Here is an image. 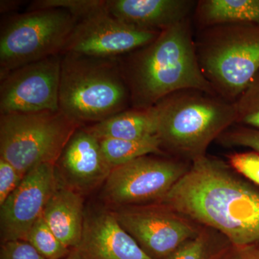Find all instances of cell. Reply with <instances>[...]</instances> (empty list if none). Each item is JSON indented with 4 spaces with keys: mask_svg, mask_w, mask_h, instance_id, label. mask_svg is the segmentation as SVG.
<instances>
[{
    "mask_svg": "<svg viewBox=\"0 0 259 259\" xmlns=\"http://www.w3.org/2000/svg\"><path fill=\"white\" fill-rule=\"evenodd\" d=\"M240 176L228 162L206 154L159 203L231 244L259 247V190Z\"/></svg>",
    "mask_w": 259,
    "mask_h": 259,
    "instance_id": "obj_1",
    "label": "cell"
},
{
    "mask_svg": "<svg viewBox=\"0 0 259 259\" xmlns=\"http://www.w3.org/2000/svg\"><path fill=\"white\" fill-rule=\"evenodd\" d=\"M118 61L131 95V108H150L185 89L216 94L199 67L192 18L163 30L147 45Z\"/></svg>",
    "mask_w": 259,
    "mask_h": 259,
    "instance_id": "obj_2",
    "label": "cell"
},
{
    "mask_svg": "<svg viewBox=\"0 0 259 259\" xmlns=\"http://www.w3.org/2000/svg\"><path fill=\"white\" fill-rule=\"evenodd\" d=\"M153 107L162 151L190 163L205 156L211 143L236 125L234 103L197 89L170 94Z\"/></svg>",
    "mask_w": 259,
    "mask_h": 259,
    "instance_id": "obj_3",
    "label": "cell"
},
{
    "mask_svg": "<svg viewBox=\"0 0 259 259\" xmlns=\"http://www.w3.org/2000/svg\"><path fill=\"white\" fill-rule=\"evenodd\" d=\"M61 55L59 110L69 120L84 127L131 108L118 58Z\"/></svg>",
    "mask_w": 259,
    "mask_h": 259,
    "instance_id": "obj_4",
    "label": "cell"
},
{
    "mask_svg": "<svg viewBox=\"0 0 259 259\" xmlns=\"http://www.w3.org/2000/svg\"><path fill=\"white\" fill-rule=\"evenodd\" d=\"M194 44L199 67L214 93L234 103L259 71V24L201 29Z\"/></svg>",
    "mask_w": 259,
    "mask_h": 259,
    "instance_id": "obj_5",
    "label": "cell"
},
{
    "mask_svg": "<svg viewBox=\"0 0 259 259\" xmlns=\"http://www.w3.org/2000/svg\"><path fill=\"white\" fill-rule=\"evenodd\" d=\"M79 127L60 110L0 115V158L24 177L40 163L56 164Z\"/></svg>",
    "mask_w": 259,
    "mask_h": 259,
    "instance_id": "obj_6",
    "label": "cell"
},
{
    "mask_svg": "<svg viewBox=\"0 0 259 259\" xmlns=\"http://www.w3.org/2000/svg\"><path fill=\"white\" fill-rule=\"evenodd\" d=\"M79 19L58 8L8 18L0 33V79L30 63L63 54Z\"/></svg>",
    "mask_w": 259,
    "mask_h": 259,
    "instance_id": "obj_7",
    "label": "cell"
},
{
    "mask_svg": "<svg viewBox=\"0 0 259 259\" xmlns=\"http://www.w3.org/2000/svg\"><path fill=\"white\" fill-rule=\"evenodd\" d=\"M190 162L168 156H141L112 168L102 197L117 208L157 203L190 168Z\"/></svg>",
    "mask_w": 259,
    "mask_h": 259,
    "instance_id": "obj_8",
    "label": "cell"
},
{
    "mask_svg": "<svg viewBox=\"0 0 259 259\" xmlns=\"http://www.w3.org/2000/svg\"><path fill=\"white\" fill-rule=\"evenodd\" d=\"M113 212L124 230L153 259H167L202 228L159 202L119 207Z\"/></svg>",
    "mask_w": 259,
    "mask_h": 259,
    "instance_id": "obj_9",
    "label": "cell"
},
{
    "mask_svg": "<svg viewBox=\"0 0 259 259\" xmlns=\"http://www.w3.org/2000/svg\"><path fill=\"white\" fill-rule=\"evenodd\" d=\"M61 58L30 63L0 79V115L59 111Z\"/></svg>",
    "mask_w": 259,
    "mask_h": 259,
    "instance_id": "obj_10",
    "label": "cell"
},
{
    "mask_svg": "<svg viewBox=\"0 0 259 259\" xmlns=\"http://www.w3.org/2000/svg\"><path fill=\"white\" fill-rule=\"evenodd\" d=\"M105 6L78 21L63 54L119 58L147 45L161 32L129 26L109 14Z\"/></svg>",
    "mask_w": 259,
    "mask_h": 259,
    "instance_id": "obj_11",
    "label": "cell"
},
{
    "mask_svg": "<svg viewBox=\"0 0 259 259\" xmlns=\"http://www.w3.org/2000/svg\"><path fill=\"white\" fill-rule=\"evenodd\" d=\"M60 184L56 164L44 163L32 168L0 206L3 243L25 241L40 217L48 201Z\"/></svg>",
    "mask_w": 259,
    "mask_h": 259,
    "instance_id": "obj_12",
    "label": "cell"
},
{
    "mask_svg": "<svg viewBox=\"0 0 259 259\" xmlns=\"http://www.w3.org/2000/svg\"><path fill=\"white\" fill-rule=\"evenodd\" d=\"M66 259H153L119 223L113 210L85 211L79 243Z\"/></svg>",
    "mask_w": 259,
    "mask_h": 259,
    "instance_id": "obj_13",
    "label": "cell"
},
{
    "mask_svg": "<svg viewBox=\"0 0 259 259\" xmlns=\"http://www.w3.org/2000/svg\"><path fill=\"white\" fill-rule=\"evenodd\" d=\"M56 168L61 183L80 194L105 183L112 169L102 152L100 140L84 127L76 130Z\"/></svg>",
    "mask_w": 259,
    "mask_h": 259,
    "instance_id": "obj_14",
    "label": "cell"
},
{
    "mask_svg": "<svg viewBox=\"0 0 259 259\" xmlns=\"http://www.w3.org/2000/svg\"><path fill=\"white\" fill-rule=\"evenodd\" d=\"M192 0H107L105 9L122 23L146 31L161 32L192 18Z\"/></svg>",
    "mask_w": 259,
    "mask_h": 259,
    "instance_id": "obj_15",
    "label": "cell"
},
{
    "mask_svg": "<svg viewBox=\"0 0 259 259\" xmlns=\"http://www.w3.org/2000/svg\"><path fill=\"white\" fill-rule=\"evenodd\" d=\"M84 216L81 194L60 182L48 201L42 217L58 239L70 250L81 240Z\"/></svg>",
    "mask_w": 259,
    "mask_h": 259,
    "instance_id": "obj_16",
    "label": "cell"
},
{
    "mask_svg": "<svg viewBox=\"0 0 259 259\" xmlns=\"http://www.w3.org/2000/svg\"><path fill=\"white\" fill-rule=\"evenodd\" d=\"M84 127L99 140L138 141L156 136L157 115L154 107L130 108L107 120Z\"/></svg>",
    "mask_w": 259,
    "mask_h": 259,
    "instance_id": "obj_17",
    "label": "cell"
},
{
    "mask_svg": "<svg viewBox=\"0 0 259 259\" xmlns=\"http://www.w3.org/2000/svg\"><path fill=\"white\" fill-rule=\"evenodd\" d=\"M192 22L198 30L230 24H259V0H199Z\"/></svg>",
    "mask_w": 259,
    "mask_h": 259,
    "instance_id": "obj_18",
    "label": "cell"
},
{
    "mask_svg": "<svg viewBox=\"0 0 259 259\" xmlns=\"http://www.w3.org/2000/svg\"><path fill=\"white\" fill-rule=\"evenodd\" d=\"M100 141L104 156L112 168L147 155L166 156L157 136L138 141L108 139Z\"/></svg>",
    "mask_w": 259,
    "mask_h": 259,
    "instance_id": "obj_19",
    "label": "cell"
},
{
    "mask_svg": "<svg viewBox=\"0 0 259 259\" xmlns=\"http://www.w3.org/2000/svg\"><path fill=\"white\" fill-rule=\"evenodd\" d=\"M25 241L46 259H61L69 253V248L58 239L42 217L32 227Z\"/></svg>",
    "mask_w": 259,
    "mask_h": 259,
    "instance_id": "obj_20",
    "label": "cell"
},
{
    "mask_svg": "<svg viewBox=\"0 0 259 259\" xmlns=\"http://www.w3.org/2000/svg\"><path fill=\"white\" fill-rule=\"evenodd\" d=\"M221 235L214 230L202 227L197 236L180 245L167 259H209L224 245L218 248L214 246Z\"/></svg>",
    "mask_w": 259,
    "mask_h": 259,
    "instance_id": "obj_21",
    "label": "cell"
},
{
    "mask_svg": "<svg viewBox=\"0 0 259 259\" xmlns=\"http://www.w3.org/2000/svg\"><path fill=\"white\" fill-rule=\"evenodd\" d=\"M236 125L259 129V71L234 102Z\"/></svg>",
    "mask_w": 259,
    "mask_h": 259,
    "instance_id": "obj_22",
    "label": "cell"
},
{
    "mask_svg": "<svg viewBox=\"0 0 259 259\" xmlns=\"http://www.w3.org/2000/svg\"><path fill=\"white\" fill-rule=\"evenodd\" d=\"M105 0H36L32 1L27 12L58 8L69 12L79 20L105 6Z\"/></svg>",
    "mask_w": 259,
    "mask_h": 259,
    "instance_id": "obj_23",
    "label": "cell"
},
{
    "mask_svg": "<svg viewBox=\"0 0 259 259\" xmlns=\"http://www.w3.org/2000/svg\"><path fill=\"white\" fill-rule=\"evenodd\" d=\"M226 147L249 148L259 153V129L241 125H233L217 139Z\"/></svg>",
    "mask_w": 259,
    "mask_h": 259,
    "instance_id": "obj_24",
    "label": "cell"
},
{
    "mask_svg": "<svg viewBox=\"0 0 259 259\" xmlns=\"http://www.w3.org/2000/svg\"><path fill=\"white\" fill-rule=\"evenodd\" d=\"M228 163L238 175L259 186V153L254 151L233 153L227 156Z\"/></svg>",
    "mask_w": 259,
    "mask_h": 259,
    "instance_id": "obj_25",
    "label": "cell"
},
{
    "mask_svg": "<svg viewBox=\"0 0 259 259\" xmlns=\"http://www.w3.org/2000/svg\"><path fill=\"white\" fill-rule=\"evenodd\" d=\"M23 179L13 165L0 158V206L18 187Z\"/></svg>",
    "mask_w": 259,
    "mask_h": 259,
    "instance_id": "obj_26",
    "label": "cell"
},
{
    "mask_svg": "<svg viewBox=\"0 0 259 259\" xmlns=\"http://www.w3.org/2000/svg\"><path fill=\"white\" fill-rule=\"evenodd\" d=\"M0 259H46L28 242L12 241L3 243Z\"/></svg>",
    "mask_w": 259,
    "mask_h": 259,
    "instance_id": "obj_27",
    "label": "cell"
},
{
    "mask_svg": "<svg viewBox=\"0 0 259 259\" xmlns=\"http://www.w3.org/2000/svg\"><path fill=\"white\" fill-rule=\"evenodd\" d=\"M209 259H259V247L238 246L228 243Z\"/></svg>",
    "mask_w": 259,
    "mask_h": 259,
    "instance_id": "obj_28",
    "label": "cell"
},
{
    "mask_svg": "<svg viewBox=\"0 0 259 259\" xmlns=\"http://www.w3.org/2000/svg\"><path fill=\"white\" fill-rule=\"evenodd\" d=\"M20 4H21V2L20 1H1V3H0L1 13L13 11L16 9Z\"/></svg>",
    "mask_w": 259,
    "mask_h": 259,
    "instance_id": "obj_29",
    "label": "cell"
}]
</instances>
